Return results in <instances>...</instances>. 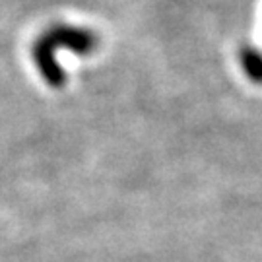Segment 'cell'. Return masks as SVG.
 Here are the masks:
<instances>
[{"mask_svg": "<svg viewBox=\"0 0 262 262\" xmlns=\"http://www.w3.org/2000/svg\"><path fill=\"white\" fill-rule=\"evenodd\" d=\"M95 47H97V37L90 29L58 24L49 29L41 39H37V43L33 45V60L45 82L60 88L64 84V72L56 62V51L68 49L78 55H90L92 51H95Z\"/></svg>", "mask_w": 262, "mask_h": 262, "instance_id": "obj_1", "label": "cell"}, {"mask_svg": "<svg viewBox=\"0 0 262 262\" xmlns=\"http://www.w3.org/2000/svg\"><path fill=\"white\" fill-rule=\"evenodd\" d=\"M239 62L245 76L256 85H262V53L251 45H243L239 49Z\"/></svg>", "mask_w": 262, "mask_h": 262, "instance_id": "obj_2", "label": "cell"}]
</instances>
